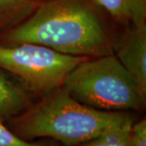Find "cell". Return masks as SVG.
Returning a JSON list of instances; mask_svg holds the SVG:
<instances>
[{"mask_svg": "<svg viewBox=\"0 0 146 146\" xmlns=\"http://www.w3.org/2000/svg\"><path fill=\"white\" fill-rule=\"evenodd\" d=\"M104 12L92 0H48L31 16L0 34V45L34 43L79 57L114 54Z\"/></svg>", "mask_w": 146, "mask_h": 146, "instance_id": "1", "label": "cell"}, {"mask_svg": "<svg viewBox=\"0 0 146 146\" xmlns=\"http://www.w3.org/2000/svg\"><path fill=\"white\" fill-rule=\"evenodd\" d=\"M131 117L126 111H106L85 106L61 86L9 120L7 127L25 141L48 138L63 146H79Z\"/></svg>", "mask_w": 146, "mask_h": 146, "instance_id": "2", "label": "cell"}, {"mask_svg": "<svg viewBox=\"0 0 146 146\" xmlns=\"http://www.w3.org/2000/svg\"><path fill=\"white\" fill-rule=\"evenodd\" d=\"M62 87L79 102L100 110L145 107L146 97L114 54L84 59L68 73Z\"/></svg>", "mask_w": 146, "mask_h": 146, "instance_id": "3", "label": "cell"}, {"mask_svg": "<svg viewBox=\"0 0 146 146\" xmlns=\"http://www.w3.org/2000/svg\"><path fill=\"white\" fill-rule=\"evenodd\" d=\"M85 58L34 43L0 45V68L20 79L27 89L43 96L61 87L68 73Z\"/></svg>", "mask_w": 146, "mask_h": 146, "instance_id": "4", "label": "cell"}, {"mask_svg": "<svg viewBox=\"0 0 146 146\" xmlns=\"http://www.w3.org/2000/svg\"><path fill=\"white\" fill-rule=\"evenodd\" d=\"M114 55L146 97V25H128L113 42Z\"/></svg>", "mask_w": 146, "mask_h": 146, "instance_id": "5", "label": "cell"}, {"mask_svg": "<svg viewBox=\"0 0 146 146\" xmlns=\"http://www.w3.org/2000/svg\"><path fill=\"white\" fill-rule=\"evenodd\" d=\"M32 104L26 88L21 86L7 74L5 70L0 68V122L7 123Z\"/></svg>", "mask_w": 146, "mask_h": 146, "instance_id": "6", "label": "cell"}, {"mask_svg": "<svg viewBox=\"0 0 146 146\" xmlns=\"http://www.w3.org/2000/svg\"><path fill=\"white\" fill-rule=\"evenodd\" d=\"M106 15L124 26L146 25V0H92Z\"/></svg>", "mask_w": 146, "mask_h": 146, "instance_id": "7", "label": "cell"}, {"mask_svg": "<svg viewBox=\"0 0 146 146\" xmlns=\"http://www.w3.org/2000/svg\"><path fill=\"white\" fill-rule=\"evenodd\" d=\"M38 4L34 0H0V34L25 21Z\"/></svg>", "mask_w": 146, "mask_h": 146, "instance_id": "8", "label": "cell"}, {"mask_svg": "<svg viewBox=\"0 0 146 146\" xmlns=\"http://www.w3.org/2000/svg\"><path fill=\"white\" fill-rule=\"evenodd\" d=\"M134 119L131 118L118 125L110 127L100 135L79 146H130V133Z\"/></svg>", "mask_w": 146, "mask_h": 146, "instance_id": "9", "label": "cell"}, {"mask_svg": "<svg viewBox=\"0 0 146 146\" xmlns=\"http://www.w3.org/2000/svg\"><path fill=\"white\" fill-rule=\"evenodd\" d=\"M0 146H58L54 141H28L20 138L0 122Z\"/></svg>", "mask_w": 146, "mask_h": 146, "instance_id": "10", "label": "cell"}, {"mask_svg": "<svg viewBox=\"0 0 146 146\" xmlns=\"http://www.w3.org/2000/svg\"><path fill=\"white\" fill-rule=\"evenodd\" d=\"M130 146H146V119L133 123L130 133Z\"/></svg>", "mask_w": 146, "mask_h": 146, "instance_id": "11", "label": "cell"}, {"mask_svg": "<svg viewBox=\"0 0 146 146\" xmlns=\"http://www.w3.org/2000/svg\"><path fill=\"white\" fill-rule=\"evenodd\" d=\"M35 2H36L37 3H43V2H46V1H48V0H34Z\"/></svg>", "mask_w": 146, "mask_h": 146, "instance_id": "12", "label": "cell"}]
</instances>
